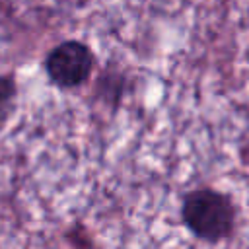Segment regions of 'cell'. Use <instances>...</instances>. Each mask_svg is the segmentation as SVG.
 I'll return each mask as SVG.
<instances>
[{
  "label": "cell",
  "mask_w": 249,
  "mask_h": 249,
  "mask_svg": "<svg viewBox=\"0 0 249 249\" xmlns=\"http://www.w3.org/2000/svg\"><path fill=\"white\" fill-rule=\"evenodd\" d=\"M43 70L56 89L74 91L89 82L95 70V53L80 39H64L47 51Z\"/></svg>",
  "instance_id": "2"
},
{
  "label": "cell",
  "mask_w": 249,
  "mask_h": 249,
  "mask_svg": "<svg viewBox=\"0 0 249 249\" xmlns=\"http://www.w3.org/2000/svg\"><path fill=\"white\" fill-rule=\"evenodd\" d=\"M181 220L196 239L216 243L231 233L235 206L231 198L220 191L195 189L181 200Z\"/></svg>",
  "instance_id": "1"
},
{
  "label": "cell",
  "mask_w": 249,
  "mask_h": 249,
  "mask_svg": "<svg viewBox=\"0 0 249 249\" xmlns=\"http://www.w3.org/2000/svg\"><path fill=\"white\" fill-rule=\"evenodd\" d=\"M18 105V82L12 74H0V128L10 121Z\"/></svg>",
  "instance_id": "3"
}]
</instances>
